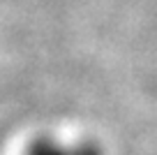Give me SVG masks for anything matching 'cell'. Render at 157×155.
<instances>
[{"label": "cell", "mask_w": 157, "mask_h": 155, "mask_svg": "<svg viewBox=\"0 0 157 155\" xmlns=\"http://www.w3.org/2000/svg\"><path fill=\"white\" fill-rule=\"evenodd\" d=\"M25 155H102L99 146L95 144H76V146H65L49 137H39L30 144Z\"/></svg>", "instance_id": "1"}]
</instances>
